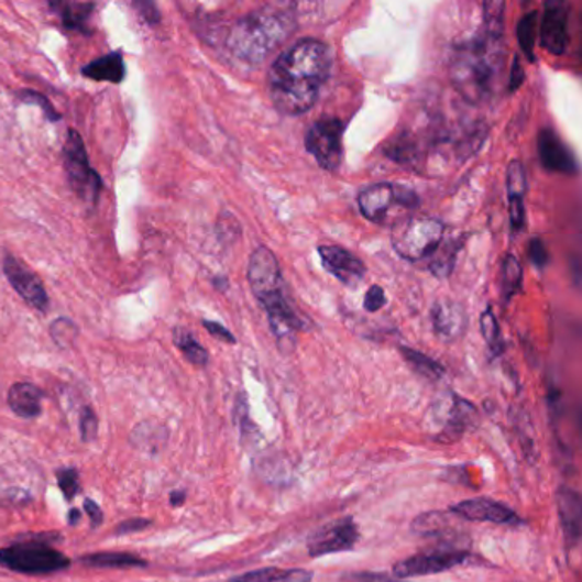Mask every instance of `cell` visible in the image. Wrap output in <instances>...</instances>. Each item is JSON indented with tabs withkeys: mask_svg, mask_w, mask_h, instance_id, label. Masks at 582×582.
<instances>
[{
	"mask_svg": "<svg viewBox=\"0 0 582 582\" xmlns=\"http://www.w3.org/2000/svg\"><path fill=\"white\" fill-rule=\"evenodd\" d=\"M132 442L135 448L144 449L147 453L160 451L161 442H164V429L160 424H139L132 432Z\"/></svg>",
	"mask_w": 582,
	"mask_h": 582,
	"instance_id": "31",
	"label": "cell"
},
{
	"mask_svg": "<svg viewBox=\"0 0 582 582\" xmlns=\"http://www.w3.org/2000/svg\"><path fill=\"white\" fill-rule=\"evenodd\" d=\"M343 123L339 119L316 120L309 127L305 144L320 168L337 172L343 156Z\"/></svg>",
	"mask_w": 582,
	"mask_h": 582,
	"instance_id": "9",
	"label": "cell"
},
{
	"mask_svg": "<svg viewBox=\"0 0 582 582\" xmlns=\"http://www.w3.org/2000/svg\"><path fill=\"white\" fill-rule=\"evenodd\" d=\"M541 45L552 55H563L569 45V11L562 2H548L540 20Z\"/></svg>",
	"mask_w": 582,
	"mask_h": 582,
	"instance_id": "14",
	"label": "cell"
},
{
	"mask_svg": "<svg viewBox=\"0 0 582 582\" xmlns=\"http://www.w3.org/2000/svg\"><path fill=\"white\" fill-rule=\"evenodd\" d=\"M449 513L454 518L472 523H492V525L521 526L525 525L516 510L507 504L498 503L494 498L476 497L451 506Z\"/></svg>",
	"mask_w": 582,
	"mask_h": 582,
	"instance_id": "12",
	"label": "cell"
},
{
	"mask_svg": "<svg viewBox=\"0 0 582 582\" xmlns=\"http://www.w3.org/2000/svg\"><path fill=\"white\" fill-rule=\"evenodd\" d=\"M538 156H540L541 166L548 172L563 173V175L578 173V161L574 154L552 129H543L538 135Z\"/></svg>",
	"mask_w": 582,
	"mask_h": 582,
	"instance_id": "17",
	"label": "cell"
},
{
	"mask_svg": "<svg viewBox=\"0 0 582 582\" xmlns=\"http://www.w3.org/2000/svg\"><path fill=\"white\" fill-rule=\"evenodd\" d=\"M173 339H175V345L178 347L188 362L198 365V367H206L209 364V352L198 343V340L191 336L190 331L185 330V328H176Z\"/></svg>",
	"mask_w": 582,
	"mask_h": 582,
	"instance_id": "30",
	"label": "cell"
},
{
	"mask_svg": "<svg viewBox=\"0 0 582 582\" xmlns=\"http://www.w3.org/2000/svg\"><path fill=\"white\" fill-rule=\"evenodd\" d=\"M135 8L144 15L149 24L160 23V11H157L156 6L151 4V2H139V4H135Z\"/></svg>",
	"mask_w": 582,
	"mask_h": 582,
	"instance_id": "45",
	"label": "cell"
},
{
	"mask_svg": "<svg viewBox=\"0 0 582 582\" xmlns=\"http://www.w3.org/2000/svg\"><path fill=\"white\" fill-rule=\"evenodd\" d=\"M18 99L23 101V103L39 105V107H42L43 111H45L46 119H48L50 122H58V120H62L61 114L55 111V108L52 107V103L46 99V96L40 95V92L21 91L20 95H18Z\"/></svg>",
	"mask_w": 582,
	"mask_h": 582,
	"instance_id": "37",
	"label": "cell"
},
{
	"mask_svg": "<svg viewBox=\"0 0 582 582\" xmlns=\"http://www.w3.org/2000/svg\"><path fill=\"white\" fill-rule=\"evenodd\" d=\"M472 559V553L463 548H438L430 552L415 553L408 559L400 560L393 568V574L398 579L424 578V575L441 574L460 568Z\"/></svg>",
	"mask_w": 582,
	"mask_h": 582,
	"instance_id": "10",
	"label": "cell"
},
{
	"mask_svg": "<svg viewBox=\"0 0 582 582\" xmlns=\"http://www.w3.org/2000/svg\"><path fill=\"white\" fill-rule=\"evenodd\" d=\"M386 294L383 287L371 286L367 294H365L364 309L367 312H376L386 306Z\"/></svg>",
	"mask_w": 582,
	"mask_h": 582,
	"instance_id": "38",
	"label": "cell"
},
{
	"mask_svg": "<svg viewBox=\"0 0 582 582\" xmlns=\"http://www.w3.org/2000/svg\"><path fill=\"white\" fill-rule=\"evenodd\" d=\"M318 253H320L323 267L327 268L337 281L342 282L343 286L355 289V287L364 281V263H362L354 253L347 252L345 248L330 246V244H327V246L318 248Z\"/></svg>",
	"mask_w": 582,
	"mask_h": 582,
	"instance_id": "16",
	"label": "cell"
},
{
	"mask_svg": "<svg viewBox=\"0 0 582 582\" xmlns=\"http://www.w3.org/2000/svg\"><path fill=\"white\" fill-rule=\"evenodd\" d=\"M331 69L330 48L320 40L306 39L286 50L268 73L272 103L281 113H306L320 98Z\"/></svg>",
	"mask_w": 582,
	"mask_h": 582,
	"instance_id": "1",
	"label": "cell"
},
{
	"mask_svg": "<svg viewBox=\"0 0 582 582\" xmlns=\"http://www.w3.org/2000/svg\"><path fill=\"white\" fill-rule=\"evenodd\" d=\"M85 510L88 513L92 528H98V526L103 525V510H101V507H99L95 501H91V498H85Z\"/></svg>",
	"mask_w": 582,
	"mask_h": 582,
	"instance_id": "43",
	"label": "cell"
},
{
	"mask_svg": "<svg viewBox=\"0 0 582 582\" xmlns=\"http://www.w3.org/2000/svg\"><path fill=\"white\" fill-rule=\"evenodd\" d=\"M169 498H172V506H175V507L183 506V504H185V498H187V492L185 491L172 492V495H169Z\"/></svg>",
	"mask_w": 582,
	"mask_h": 582,
	"instance_id": "46",
	"label": "cell"
},
{
	"mask_svg": "<svg viewBox=\"0 0 582 582\" xmlns=\"http://www.w3.org/2000/svg\"><path fill=\"white\" fill-rule=\"evenodd\" d=\"M504 23L484 21V30L475 39L463 43L451 64L454 86L470 103H482L491 98L503 77Z\"/></svg>",
	"mask_w": 582,
	"mask_h": 582,
	"instance_id": "2",
	"label": "cell"
},
{
	"mask_svg": "<svg viewBox=\"0 0 582 582\" xmlns=\"http://www.w3.org/2000/svg\"><path fill=\"white\" fill-rule=\"evenodd\" d=\"M557 509H559L563 537H565L569 548L578 547L579 540H581L582 526L581 495L574 488L562 485L557 491Z\"/></svg>",
	"mask_w": 582,
	"mask_h": 582,
	"instance_id": "19",
	"label": "cell"
},
{
	"mask_svg": "<svg viewBox=\"0 0 582 582\" xmlns=\"http://www.w3.org/2000/svg\"><path fill=\"white\" fill-rule=\"evenodd\" d=\"M528 256L534 265H537L538 268H543L548 263V252L547 248H545L543 241L535 238V240L529 243Z\"/></svg>",
	"mask_w": 582,
	"mask_h": 582,
	"instance_id": "40",
	"label": "cell"
},
{
	"mask_svg": "<svg viewBox=\"0 0 582 582\" xmlns=\"http://www.w3.org/2000/svg\"><path fill=\"white\" fill-rule=\"evenodd\" d=\"M79 562L86 568L95 569H134L147 565V562L141 557L122 552L91 553V556L79 559Z\"/></svg>",
	"mask_w": 582,
	"mask_h": 582,
	"instance_id": "25",
	"label": "cell"
},
{
	"mask_svg": "<svg viewBox=\"0 0 582 582\" xmlns=\"http://www.w3.org/2000/svg\"><path fill=\"white\" fill-rule=\"evenodd\" d=\"M461 246H463V240L448 241V243L439 244L438 250L430 256V272L439 278L449 277L451 272H453Z\"/></svg>",
	"mask_w": 582,
	"mask_h": 582,
	"instance_id": "28",
	"label": "cell"
},
{
	"mask_svg": "<svg viewBox=\"0 0 582 582\" xmlns=\"http://www.w3.org/2000/svg\"><path fill=\"white\" fill-rule=\"evenodd\" d=\"M400 352L411 370L419 374L420 377H424V380L436 383V381H441L444 377V367L438 361H435V359L429 358V355L414 351L410 347H400Z\"/></svg>",
	"mask_w": 582,
	"mask_h": 582,
	"instance_id": "27",
	"label": "cell"
},
{
	"mask_svg": "<svg viewBox=\"0 0 582 582\" xmlns=\"http://www.w3.org/2000/svg\"><path fill=\"white\" fill-rule=\"evenodd\" d=\"M342 582H402L381 572H352L342 578Z\"/></svg>",
	"mask_w": 582,
	"mask_h": 582,
	"instance_id": "39",
	"label": "cell"
},
{
	"mask_svg": "<svg viewBox=\"0 0 582 582\" xmlns=\"http://www.w3.org/2000/svg\"><path fill=\"white\" fill-rule=\"evenodd\" d=\"M2 268H4L9 284L14 287L15 293L20 294L28 305L33 306L40 312H45L48 309V294H46L42 278L35 272L24 267L23 263L14 256H6Z\"/></svg>",
	"mask_w": 582,
	"mask_h": 582,
	"instance_id": "13",
	"label": "cell"
},
{
	"mask_svg": "<svg viewBox=\"0 0 582 582\" xmlns=\"http://www.w3.org/2000/svg\"><path fill=\"white\" fill-rule=\"evenodd\" d=\"M80 518H83V514H80L79 510H77V509L70 510L69 525L70 526L79 525Z\"/></svg>",
	"mask_w": 582,
	"mask_h": 582,
	"instance_id": "47",
	"label": "cell"
},
{
	"mask_svg": "<svg viewBox=\"0 0 582 582\" xmlns=\"http://www.w3.org/2000/svg\"><path fill=\"white\" fill-rule=\"evenodd\" d=\"M528 191L525 166L513 161L507 168V198H509L510 228L518 234L526 226L525 197Z\"/></svg>",
	"mask_w": 582,
	"mask_h": 582,
	"instance_id": "20",
	"label": "cell"
},
{
	"mask_svg": "<svg viewBox=\"0 0 582 582\" xmlns=\"http://www.w3.org/2000/svg\"><path fill=\"white\" fill-rule=\"evenodd\" d=\"M248 282L260 305L267 311L268 323L281 351H294L296 333L301 331L305 325L287 301L281 265L277 256L267 246L256 248L250 256Z\"/></svg>",
	"mask_w": 582,
	"mask_h": 582,
	"instance_id": "3",
	"label": "cell"
},
{
	"mask_svg": "<svg viewBox=\"0 0 582 582\" xmlns=\"http://www.w3.org/2000/svg\"><path fill=\"white\" fill-rule=\"evenodd\" d=\"M43 392L31 383H15L8 395V404L23 419H35L42 414Z\"/></svg>",
	"mask_w": 582,
	"mask_h": 582,
	"instance_id": "22",
	"label": "cell"
},
{
	"mask_svg": "<svg viewBox=\"0 0 582 582\" xmlns=\"http://www.w3.org/2000/svg\"><path fill=\"white\" fill-rule=\"evenodd\" d=\"M79 427L80 439L83 441L92 442L98 438V417H96L95 410L91 407H85L80 411Z\"/></svg>",
	"mask_w": 582,
	"mask_h": 582,
	"instance_id": "36",
	"label": "cell"
},
{
	"mask_svg": "<svg viewBox=\"0 0 582 582\" xmlns=\"http://www.w3.org/2000/svg\"><path fill=\"white\" fill-rule=\"evenodd\" d=\"M419 195L414 190L393 185V183H376V185L364 188L359 195V209L362 216L371 222H385L395 207L415 209L419 207Z\"/></svg>",
	"mask_w": 582,
	"mask_h": 582,
	"instance_id": "8",
	"label": "cell"
},
{
	"mask_svg": "<svg viewBox=\"0 0 582 582\" xmlns=\"http://www.w3.org/2000/svg\"><path fill=\"white\" fill-rule=\"evenodd\" d=\"M296 30V11L290 4L263 6L231 28L228 48L246 64L259 65L281 48Z\"/></svg>",
	"mask_w": 582,
	"mask_h": 582,
	"instance_id": "4",
	"label": "cell"
},
{
	"mask_svg": "<svg viewBox=\"0 0 582 582\" xmlns=\"http://www.w3.org/2000/svg\"><path fill=\"white\" fill-rule=\"evenodd\" d=\"M52 8L61 14L62 24H64L65 30L85 33L95 4H85V2H54Z\"/></svg>",
	"mask_w": 582,
	"mask_h": 582,
	"instance_id": "26",
	"label": "cell"
},
{
	"mask_svg": "<svg viewBox=\"0 0 582 582\" xmlns=\"http://www.w3.org/2000/svg\"><path fill=\"white\" fill-rule=\"evenodd\" d=\"M432 327L442 342H457L469 327V316L457 301H439L432 308Z\"/></svg>",
	"mask_w": 582,
	"mask_h": 582,
	"instance_id": "18",
	"label": "cell"
},
{
	"mask_svg": "<svg viewBox=\"0 0 582 582\" xmlns=\"http://www.w3.org/2000/svg\"><path fill=\"white\" fill-rule=\"evenodd\" d=\"M538 36V12L531 11L523 15L518 23L519 46L529 61H535V45Z\"/></svg>",
	"mask_w": 582,
	"mask_h": 582,
	"instance_id": "32",
	"label": "cell"
},
{
	"mask_svg": "<svg viewBox=\"0 0 582 582\" xmlns=\"http://www.w3.org/2000/svg\"><path fill=\"white\" fill-rule=\"evenodd\" d=\"M411 531L417 537L442 538V540L460 537V531L453 523V514L441 510H429L417 516L411 523Z\"/></svg>",
	"mask_w": 582,
	"mask_h": 582,
	"instance_id": "21",
	"label": "cell"
},
{
	"mask_svg": "<svg viewBox=\"0 0 582 582\" xmlns=\"http://www.w3.org/2000/svg\"><path fill=\"white\" fill-rule=\"evenodd\" d=\"M521 263L516 256L507 255L503 260V267H501V293H503L504 301H510L521 290Z\"/></svg>",
	"mask_w": 582,
	"mask_h": 582,
	"instance_id": "29",
	"label": "cell"
},
{
	"mask_svg": "<svg viewBox=\"0 0 582 582\" xmlns=\"http://www.w3.org/2000/svg\"><path fill=\"white\" fill-rule=\"evenodd\" d=\"M58 487L67 501H73L79 494V473L76 469H62L57 472Z\"/></svg>",
	"mask_w": 582,
	"mask_h": 582,
	"instance_id": "35",
	"label": "cell"
},
{
	"mask_svg": "<svg viewBox=\"0 0 582 582\" xmlns=\"http://www.w3.org/2000/svg\"><path fill=\"white\" fill-rule=\"evenodd\" d=\"M359 537L361 534H359V526L354 518L347 516V518L337 519L309 535L306 541L308 556L311 559H320L331 553L351 552L358 545Z\"/></svg>",
	"mask_w": 582,
	"mask_h": 582,
	"instance_id": "11",
	"label": "cell"
},
{
	"mask_svg": "<svg viewBox=\"0 0 582 582\" xmlns=\"http://www.w3.org/2000/svg\"><path fill=\"white\" fill-rule=\"evenodd\" d=\"M446 404H448V407L444 405L446 419L439 435L435 436V441L442 442V444H453L463 438L466 430L475 426L479 414H476V408L473 407L472 402L464 400L454 393H449Z\"/></svg>",
	"mask_w": 582,
	"mask_h": 582,
	"instance_id": "15",
	"label": "cell"
},
{
	"mask_svg": "<svg viewBox=\"0 0 582 582\" xmlns=\"http://www.w3.org/2000/svg\"><path fill=\"white\" fill-rule=\"evenodd\" d=\"M312 572L306 569L265 568L244 572L229 582H311Z\"/></svg>",
	"mask_w": 582,
	"mask_h": 582,
	"instance_id": "24",
	"label": "cell"
},
{
	"mask_svg": "<svg viewBox=\"0 0 582 582\" xmlns=\"http://www.w3.org/2000/svg\"><path fill=\"white\" fill-rule=\"evenodd\" d=\"M523 80H525V70H523L521 62L516 57L514 58L513 70H510L509 91H518Z\"/></svg>",
	"mask_w": 582,
	"mask_h": 582,
	"instance_id": "44",
	"label": "cell"
},
{
	"mask_svg": "<svg viewBox=\"0 0 582 582\" xmlns=\"http://www.w3.org/2000/svg\"><path fill=\"white\" fill-rule=\"evenodd\" d=\"M151 525H153V521H151V519H129V521L120 523V525L117 526V529H114V535L138 534V531H142V529H147Z\"/></svg>",
	"mask_w": 582,
	"mask_h": 582,
	"instance_id": "41",
	"label": "cell"
},
{
	"mask_svg": "<svg viewBox=\"0 0 582 582\" xmlns=\"http://www.w3.org/2000/svg\"><path fill=\"white\" fill-rule=\"evenodd\" d=\"M43 535L28 537L9 547L0 548V565L20 574H52L70 568L69 557L50 547Z\"/></svg>",
	"mask_w": 582,
	"mask_h": 582,
	"instance_id": "5",
	"label": "cell"
},
{
	"mask_svg": "<svg viewBox=\"0 0 582 582\" xmlns=\"http://www.w3.org/2000/svg\"><path fill=\"white\" fill-rule=\"evenodd\" d=\"M444 224L439 219H408L393 232V246L402 259L420 262L429 259L444 240Z\"/></svg>",
	"mask_w": 582,
	"mask_h": 582,
	"instance_id": "6",
	"label": "cell"
},
{
	"mask_svg": "<svg viewBox=\"0 0 582 582\" xmlns=\"http://www.w3.org/2000/svg\"><path fill=\"white\" fill-rule=\"evenodd\" d=\"M77 333H79V330H77L76 323L67 320V318L54 321L52 328H50V336H52L54 342L58 347H64V349L73 345L74 340L77 339Z\"/></svg>",
	"mask_w": 582,
	"mask_h": 582,
	"instance_id": "34",
	"label": "cell"
},
{
	"mask_svg": "<svg viewBox=\"0 0 582 582\" xmlns=\"http://www.w3.org/2000/svg\"><path fill=\"white\" fill-rule=\"evenodd\" d=\"M204 327L207 328L210 336L216 337V339L221 340V342L231 343V345L232 343H237V339H234L231 331H229L228 328L222 327L218 321L204 320Z\"/></svg>",
	"mask_w": 582,
	"mask_h": 582,
	"instance_id": "42",
	"label": "cell"
},
{
	"mask_svg": "<svg viewBox=\"0 0 582 582\" xmlns=\"http://www.w3.org/2000/svg\"><path fill=\"white\" fill-rule=\"evenodd\" d=\"M480 330H482V336H484L485 342H487L492 358H498V355L503 354V336H501L497 318H495L494 311H492L491 308L485 309V311L482 312V318H480Z\"/></svg>",
	"mask_w": 582,
	"mask_h": 582,
	"instance_id": "33",
	"label": "cell"
},
{
	"mask_svg": "<svg viewBox=\"0 0 582 582\" xmlns=\"http://www.w3.org/2000/svg\"><path fill=\"white\" fill-rule=\"evenodd\" d=\"M83 76L92 80H107V83L120 85L125 79V62H123L122 54L114 52V54L96 58L91 64L83 67Z\"/></svg>",
	"mask_w": 582,
	"mask_h": 582,
	"instance_id": "23",
	"label": "cell"
},
{
	"mask_svg": "<svg viewBox=\"0 0 582 582\" xmlns=\"http://www.w3.org/2000/svg\"><path fill=\"white\" fill-rule=\"evenodd\" d=\"M64 166L70 188L83 202L95 206L98 202L99 191H101V178L91 168L86 145L79 132L69 130L67 141L64 145Z\"/></svg>",
	"mask_w": 582,
	"mask_h": 582,
	"instance_id": "7",
	"label": "cell"
}]
</instances>
